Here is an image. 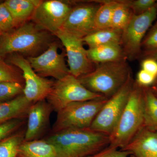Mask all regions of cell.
Here are the masks:
<instances>
[{
    "label": "cell",
    "mask_w": 157,
    "mask_h": 157,
    "mask_svg": "<svg viewBox=\"0 0 157 157\" xmlns=\"http://www.w3.org/2000/svg\"><path fill=\"white\" fill-rule=\"evenodd\" d=\"M1 34H2V33H1V32H0V36H1Z\"/></svg>",
    "instance_id": "cell-36"
},
{
    "label": "cell",
    "mask_w": 157,
    "mask_h": 157,
    "mask_svg": "<svg viewBox=\"0 0 157 157\" xmlns=\"http://www.w3.org/2000/svg\"><path fill=\"white\" fill-rule=\"evenodd\" d=\"M129 155L130 154L128 152L109 145L100 151L88 157H128Z\"/></svg>",
    "instance_id": "cell-31"
},
{
    "label": "cell",
    "mask_w": 157,
    "mask_h": 157,
    "mask_svg": "<svg viewBox=\"0 0 157 157\" xmlns=\"http://www.w3.org/2000/svg\"><path fill=\"white\" fill-rule=\"evenodd\" d=\"M32 104L23 94L10 101L0 103V124L12 120L25 119Z\"/></svg>",
    "instance_id": "cell-16"
},
{
    "label": "cell",
    "mask_w": 157,
    "mask_h": 157,
    "mask_svg": "<svg viewBox=\"0 0 157 157\" xmlns=\"http://www.w3.org/2000/svg\"><path fill=\"white\" fill-rule=\"evenodd\" d=\"M24 85L17 82H0V101L6 102L23 94Z\"/></svg>",
    "instance_id": "cell-25"
},
{
    "label": "cell",
    "mask_w": 157,
    "mask_h": 157,
    "mask_svg": "<svg viewBox=\"0 0 157 157\" xmlns=\"http://www.w3.org/2000/svg\"><path fill=\"white\" fill-rule=\"evenodd\" d=\"M144 120L143 127L157 131V97L150 87H143Z\"/></svg>",
    "instance_id": "cell-21"
},
{
    "label": "cell",
    "mask_w": 157,
    "mask_h": 157,
    "mask_svg": "<svg viewBox=\"0 0 157 157\" xmlns=\"http://www.w3.org/2000/svg\"><path fill=\"white\" fill-rule=\"evenodd\" d=\"M157 16V2L145 13L133 15L122 31L121 45L127 60L133 61L140 58L142 41Z\"/></svg>",
    "instance_id": "cell-8"
},
{
    "label": "cell",
    "mask_w": 157,
    "mask_h": 157,
    "mask_svg": "<svg viewBox=\"0 0 157 157\" xmlns=\"http://www.w3.org/2000/svg\"><path fill=\"white\" fill-rule=\"evenodd\" d=\"M101 5L95 17V25L97 30L110 28L113 14L119 3V0L100 1Z\"/></svg>",
    "instance_id": "cell-23"
},
{
    "label": "cell",
    "mask_w": 157,
    "mask_h": 157,
    "mask_svg": "<svg viewBox=\"0 0 157 157\" xmlns=\"http://www.w3.org/2000/svg\"><path fill=\"white\" fill-rule=\"evenodd\" d=\"M87 52L90 59L97 64L127 60L120 45H100L89 48Z\"/></svg>",
    "instance_id": "cell-19"
},
{
    "label": "cell",
    "mask_w": 157,
    "mask_h": 157,
    "mask_svg": "<svg viewBox=\"0 0 157 157\" xmlns=\"http://www.w3.org/2000/svg\"><path fill=\"white\" fill-rule=\"evenodd\" d=\"M103 97L88 90L78 78L69 74L54 82L46 100L53 110L57 112L73 102L90 101Z\"/></svg>",
    "instance_id": "cell-7"
},
{
    "label": "cell",
    "mask_w": 157,
    "mask_h": 157,
    "mask_svg": "<svg viewBox=\"0 0 157 157\" xmlns=\"http://www.w3.org/2000/svg\"><path fill=\"white\" fill-rule=\"evenodd\" d=\"M53 35L27 21L0 36V58L17 54L27 58L45 51L53 41Z\"/></svg>",
    "instance_id": "cell-1"
},
{
    "label": "cell",
    "mask_w": 157,
    "mask_h": 157,
    "mask_svg": "<svg viewBox=\"0 0 157 157\" xmlns=\"http://www.w3.org/2000/svg\"><path fill=\"white\" fill-rule=\"evenodd\" d=\"M8 62L22 71L25 82L23 94L30 103L34 104L46 99L55 81L39 76L32 67L27 59L21 55H9Z\"/></svg>",
    "instance_id": "cell-9"
},
{
    "label": "cell",
    "mask_w": 157,
    "mask_h": 157,
    "mask_svg": "<svg viewBox=\"0 0 157 157\" xmlns=\"http://www.w3.org/2000/svg\"><path fill=\"white\" fill-rule=\"evenodd\" d=\"M25 122V119H17L0 124V141L20 130Z\"/></svg>",
    "instance_id": "cell-27"
},
{
    "label": "cell",
    "mask_w": 157,
    "mask_h": 157,
    "mask_svg": "<svg viewBox=\"0 0 157 157\" xmlns=\"http://www.w3.org/2000/svg\"><path fill=\"white\" fill-rule=\"evenodd\" d=\"M143 87L135 80L125 107L109 137V145L125 147L143 127L144 120Z\"/></svg>",
    "instance_id": "cell-4"
},
{
    "label": "cell",
    "mask_w": 157,
    "mask_h": 157,
    "mask_svg": "<svg viewBox=\"0 0 157 157\" xmlns=\"http://www.w3.org/2000/svg\"><path fill=\"white\" fill-rule=\"evenodd\" d=\"M134 14L126 0H119L113 14L110 28L123 31L128 24Z\"/></svg>",
    "instance_id": "cell-24"
},
{
    "label": "cell",
    "mask_w": 157,
    "mask_h": 157,
    "mask_svg": "<svg viewBox=\"0 0 157 157\" xmlns=\"http://www.w3.org/2000/svg\"><path fill=\"white\" fill-rule=\"evenodd\" d=\"M17 157H60L53 144L45 139L24 141L18 150Z\"/></svg>",
    "instance_id": "cell-17"
},
{
    "label": "cell",
    "mask_w": 157,
    "mask_h": 157,
    "mask_svg": "<svg viewBox=\"0 0 157 157\" xmlns=\"http://www.w3.org/2000/svg\"><path fill=\"white\" fill-rule=\"evenodd\" d=\"M135 80L131 76L122 87L108 99L93 121L90 129L110 136L125 107Z\"/></svg>",
    "instance_id": "cell-6"
},
{
    "label": "cell",
    "mask_w": 157,
    "mask_h": 157,
    "mask_svg": "<svg viewBox=\"0 0 157 157\" xmlns=\"http://www.w3.org/2000/svg\"><path fill=\"white\" fill-rule=\"evenodd\" d=\"M156 78L155 76L141 69L137 73L135 81L143 87H150Z\"/></svg>",
    "instance_id": "cell-32"
},
{
    "label": "cell",
    "mask_w": 157,
    "mask_h": 157,
    "mask_svg": "<svg viewBox=\"0 0 157 157\" xmlns=\"http://www.w3.org/2000/svg\"><path fill=\"white\" fill-rule=\"evenodd\" d=\"M140 58H141L143 59L149 58L153 59L157 61V50L153 51H142Z\"/></svg>",
    "instance_id": "cell-34"
},
{
    "label": "cell",
    "mask_w": 157,
    "mask_h": 157,
    "mask_svg": "<svg viewBox=\"0 0 157 157\" xmlns=\"http://www.w3.org/2000/svg\"><path fill=\"white\" fill-rule=\"evenodd\" d=\"M122 31L109 28L98 29L82 39L89 48L105 45H121Z\"/></svg>",
    "instance_id": "cell-20"
},
{
    "label": "cell",
    "mask_w": 157,
    "mask_h": 157,
    "mask_svg": "<svg viewBox=\"0 0 157 157\" xmlns=\"http://www.w3.org/2000/svg\"><path fill=\"white\" fill-rule=\"evenodd\" d=\"M141 49L142 52L157 50V21L144 37L141 44Z\"/></svg>",
    "instance_id": "cell-30"
},
{
    "label": "cell",
    "mask_w": 157,
    "mask_h": 157,
    "mask_svg": "<svg viewBox=\"0 0 157 157\" xmlns=\"http://www.w3.org/2000/svg\"><path fill=\"white\" fill-rule=\"evenodd\" d=\"M73 7L68 2L60 0L41 1L31 19L40 28L55 36Z\"/></svg>",
    "instance_id": "cell-10"
},
{
    "label": "cell",
    "mask_w": 157,
    "mask_h": 157,
    "mask_svg": "<svg viewBox=\"0 0 157 157\" xmlns=\"http://www.w3.org/2000/svg\"><path fill=\"white\" fill-rule=\"evenodd\" d=\"M52 107L46 99L32 104L28 112L25 141L41 139L50 127Z\"/></svg>",
    "instance_id": "cell-14"
},
{
    "label": "cell",
    "mask_w": 157,
    "mask_h": 157,
    "mask_svg": "<svg viewBox=\"0 0 157 157\" xmlns=\"http://www.w3.org/2000/svg\"><path fill=\"white\" fill-rule=\"evenodd\" d=\"M141 69L157 78V61L152 59H143L141 63Z\"/></svg>",
    "instance_id": "cell-33"
},
{
    "label": "cell",
    "mask_w": 157,
    "mask_h": 157,
    "mask_svg": "<svg viewBox=\"0 0 157 157\" xmlns=\"http://www.w3.org/2000/svg\"><path fill=\"white\" fill-rule=\"evenodd\" d=\"M3 102H2V101H0V103H2Z\"/></svg>",
    "instance_id": "cell-35"
},
{
    "label": "cell",
    "mask_w": 157,
    "mask_h": 157,
    "mask_svg": "<svg viewBox=\"0 0 157 157\" xmlns=\"http://www.w3.org/2000/svg\"><path fill=\"white\" fill-rule=\"evenodd\" d=\"M45 139L56 147L60 157H88L109 144V136L90 128L67 129Z\"/></svg>",
    "instance_id": "cell-2"
},
{
    "label": "cell",
    "mask_w": 157,
    "mask_h": 157,
    "mask_svg": "<svg viewBox=\"0 0 157 157\" xmlns=\"http://www.w3.org/2000/svg\"><path fill=\"white\" fill-rule=\"evenodd\" d=\"M55 36L59 39L66 49L70 74L78 78L95 70L97 64L89 58L87 49L83 46L84 43L82 39L60 30Z\"/></svg>",
    "instance_id": "cell-12"
},
{
    "label": "cell",
    "mask_w": 157,
    "mask_h": 157,
    "mask_svg": "<svg viewBox=\"0 0 157 157\" xmlns=\"http://www.w3.org/2000/svg\"><path fill=\"white\" fill-rule=\"evenodd\" d=\"M122 150L131 157H157V133L143 127Z\"/></svg>",
    "instance_id": "cell-15"
},
{
    "label": "cell",
    "mask_w": 157,
    "mask_h": 157,
    "mask_svg": "<svg viewBox=\"0 0 157 157\" xmlns=\"http://www.w3.org/2000/svg\"><path fill=\"white\" fill-rule=\"evenodd\" d=\"M17 27L12 15L4 3L0 4V32L7 33Z\"/></svg>",
    "instance_id": "cell-28"
},
{
    "label": "cell",
    "mask_w": 157,
    "mask_h": 157,
    "mask_svg": "<svg viewBox=\"0 0 157 157\" xmlns=\"http://www.w3.org/2000/svg\"><path fill=\"white\" fill-rule=\"evenodd\" d=\"M58 43L53 41L48 48L36 56L27 58L31 66L39 76L52 77L56 80L70 74L65 62L64 52L59 53Z\"/></svg>",
    "instance_id": "cell-13"
},
{
    "label": "cell",
    "mask_w": 157,
    "mask_h": 157,
    "mask_svg": "<svg viewBox=\"0 0 157 157\" xmlns=\"http://www.w3.org/2000/svg\"><path fill=\"white\" fill-rule=\"evenodd\" d=\"M39 0H7L4 2L12 15L16 27L19 26L31 19Z\"/></svg>",
    "instance_id": "cell-18"
},
{
    "label": "cell",
    "mask_w": 157,
    "mask_h": 157,
    "mask_svg": "<svg viewBox=\"0 0 157 157\" xmlns=\"http://www.w3.org/2000/svg\"><path fill=\"white\" fill-rule=\"evenodd\" d=\"M126 1L127 5L132 9L133 14L140 15L145 13L156 5L157 1L155 0H133Z\"/></svg>",
    "instance_id": "cell-29"
},
{
    "label": "cell",
    "mask_w": 157,
    "mask_h": 157,
    "mask_svg": "<svg viewBox=\"0 0 157 157\" xmlns=\"http://www.w3.org/2000/svg\"><path fill=\"white\" fill-rule=\"evenodd\" d=\"M17 82L23 84L24 80L22 75H20L0 58V82Z\"/></svg>",
    "instance_id": "cell-26"
},
{
    "label": "cell",
    "mask_w": 157,
    "mask_h": 157,
    "mask_svg": "<svg viewBox=\"0 0 157 157\" xmlns=\"http://www.w3.org/2000/svg\"><path fill=\"white\" fill-rule=\"evenodd\" d=\"M25 130L20 129L0 141V157H17L20 147L25 140Z\"/></svg>",
    "instance_id": "cell-22"
},
{
    "label": "cell",
    "mask_w": 157,
    "mask_h": 157,
    "mask_svg": "<svg viewBox=\"0 0 157 157\" xmlns=\"http://www.w3.org/2000/svg\"><path fill=\"white\" fill-rule=\"evenodd\" d=\"M127 60L98 64L94 71L78 78L90 91L109 99L132 76V69Z\"/></svg>",
    "instance_id": "cell-3"
},
{
    "label": "cell",
    "mask_w": 157,
    "mask_h": 157,
    "mask_svg": "<svg viewBox=\"0 0 157 157\" xmlns=\"http://www.w3.org/2000/svg\"><path fill=\"white\" fill-rule=\"evenodd\" d=\"M156 132H157V131H156Z\"/></svg>",
    "instance_id": "cell-37"
},
{
    "label": "cell",
    "mask_w": 157,
    "mask_h": 157,
    "mask_svg": "<svg viewBox=\"0 0 157 157\" xmlns=\"http://www.w3.org/2000/svg\"><path fill=\"white\" fill-rule=\"evenodd\" d=\"M108 99L103 97L90 101L73 102L57 112L52 134L70 129L90 128Z\"/></svg>",
    "instance_id": "cell-5"
},
{
    "label": "cell",
    "mask_w": 157,
    "mask_h": 157,
    "mask_svg": "<svg viewBox=\"0 0 157 157\" xmlns=\"http://www.w3.org/2000/svg\"><path fill=\"white\" fill-rule=\"evenodd\" d=\"M100 5L98 1L73 7L60 30L82 39L97 30L95 17Z\"/></svg>",
    "instance_id": "cell-11"
}]
</instances>
